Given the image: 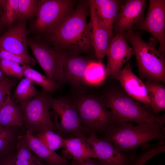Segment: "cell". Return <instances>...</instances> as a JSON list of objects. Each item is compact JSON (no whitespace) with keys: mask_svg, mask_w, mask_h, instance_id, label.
I'll return each mask as SVG.
<instances>
[{"mask_svg":"<svg viewBox=\"0 0 165 165\" xmlns=\"http://www.w3.org/2000/svg\"><path fill=\"white\" fill-rule=\"evenodd\" d=\"M88 5L82 2L59 27L46 35L54 47L79 53L94 50L87 22Z\"/></svg>","mask_w":165,"mask_h":165,"instance_id":"6da1fadb","label":"cell"},{"mask_svg":"<svg viewBox=\"0 0 165 165\" xmlns=\"http://www.w3.org/2000/svg\"><path fill=\"white\" fill-rule=\"evenodd\" d=\"M30 150L47 165H70L71 162L49 148L41 140L33 135L27 133L19 137Z\"/></svg>","mask_w":165,"mask_h":165,"instance_id":"d6986e66","label":"cell"},{"mask_svg":"<svg viewBox=\"0 0 165 165\" xmlns=\"http://www.w3.org/2000/svg\"><path fill=\"white\" fill-rule=\"evenodd\" d=\"M38 1L19 0L17 14L16 20H24L35 15Z\"/></svg>","mask_w":165,"mask_h":165,"instance_id":"f1b7e54d","label":"cell"},{"mask_svg":"<svg viewBox=\"0 0 165 165\" xmlns=\"http://www.w3.org/2000/svg\"><path fill=\"white\" fill-rule=\"evenodd\" d=\"M13 135L11 129L0 130V153L9 146L12 141Z\"/></svg>","mask_w":165,"mask_h":165,"instance_id":"d6a6232c","label":"cell"},{"mask_svg":"<svg viewBox=\"0 0 165 165\" xmlns=\"http://www.w3.org/2000/svg\"><path fill=\"white\" fill-rule=\"evenodd\" d=\"M165 127L154 122L134 125L128 123L110 127L102 139L112 143L119 151L126 154L134 152L151 140L165 139Z\"/></svg>","mask_w":165,"mask_h":165,"instance_id":"7a4b0ae2","label":"cell"},{"mask_svg":"<svg viewBox=\"0 0 165 165\" xmlns=\"http://www.w3.org/2000/svg\"><path fill=\"white\" fill-rule=\"evenodd\" d=\"M48 93L43 90L35 98L20 103L26 133L34 135L53 130L54 125L50 113V96Z\"/></svg>","mask_w":165,"mask_h":165,"instance_id":"ba28073f","label":"cell"},{"mask_svg":"<svg viewBox=\"0 0 165 165\" xmlns=\"http://www.w3.org/2000/svg\"><path fill=\"white\" fill-rule=\"evenodd\" d=\"M33 135L53 151L65 148V139L53 130H47Z\"/></svg>","mask_w":165,"mask_h":165,"instance_id":"4316f807","label":"cell"},{"mask_svg":"<svg viewBox=\"0 0 165 165\" xmlns=\"http://www.w3.org/2000/svg\"><path fill=\"white\" fill-rule=\"evenodd\" d=\"M105 68L102 62L92 60L86 71L85 84L96 86L101 83L106 78Z\"/></svg>","mask_w":165,"mask_h":165,"instance_id":"cb8c5ba5","label":"cell"},{"mask_svg":"<svg viewBox=\"0 0 165 165\" xmlns=\"http://www.w3.org/2000/svg\"><path fill=\"white\" fill-rule=\"evenodd\" d=\"M15 156H9L0 162V165H15Z\"/></svg>","mask_w":165,"mask_h":165,"instance_id":"e575fe53","label":"cell"},{"mask_svg":"<svg viewBox=\"0 0 165 165\" xmlns=\"http://www.w3.org/2000/svg\"><path fill=\"white\" fill-rule=\"evenodd\" d=\"M0 70L5 74L18 79L24 77L22 66L11 61L0 60Z\"/></svg>","mask_w":165,"mask_h":165,"instance_id":"f546056e","label":"cell"},{"mask_svg":"<svg viewBox=\"0 0 165 165\" xmlns=\"http://www.w3.org/2000/svg\"><path fill=\"white\" fill-rule=\"evenodd\" d=\"M72 101L87 133L97 132L104 135L110 127L116 124L115 117L107 109L103 99L86 95L80 96Z\"/></svg>","mask_w":165,"mask_h":165,"instance_id":"5b68a950","label":"cell"},{"mask_svg":"<svg viewBox=\"0 0 165 165\" xmlns=\"http://www.w3.org/2000/svg\"><path fill=\"white\" fill-rule=\"evenodd\" d=\"M134 29H139L152 34L159 42V51L165 53V0H150L148 13L145 18L136 24Z\"/></svg>","mask_w":165,"mask_h":165,"instance_id":"30bf717a","label":"cell"},{"mask_svg":"<svg viewBox=\"0 0 165 165\" xmlns=\"http://www.w3.org/2000/svg\"><path fill=\"white\" fill-rule=\"evenodd\" d=\"M123 33L132 47L141 78L164 83L165 58L156 48L158 41L154 37H151L146 42L139 32H134L132 28Z\"/></svg>","mask_w":165,"mask_h":165,"instance_id":"3957f363","label":"cell"},{"mask_svg":"<svg viewBox=\"0 0 165 165\" xmlns=\"http://www.w3.org/2000/svg\"><path fill=\"white\" fill-rule=\"evenodd\" d=\"M2 13H1V11L0 8V19L1 18V15H2Z\"/></svg>","mask_w":165,"mask_h":165,"instance_id":"8d00e7d4","label":"cell"},{"mask_svg":"<svg viewBox=\"0 0 165 165\" xmlns=\"http://www.w3.org/2000/svg\"><path fill=\"white\" fill-rule=\"evenodd\" d=\"M19 0H0L3 12L0 19L4 25L10 26L16 20L18 10Z\"/></svg>","mask_w":165,"mask_h":165,"instance_id":"83f0119b","label":"cell"},{"mask_svg":"<svg viewBox=\"0 0 165 165\" xmlns=\"http://www.w3.org/2000/svg\"><path fill=\"white\" fill-rule=\"evenodd\" d=\"M146 87L153 112L157 114L165 110V87L160 81L147 79Z\"/></svg>","mask_w":165,"mask_h":165,"instance_id":"7402d4cb","label":"cell"},{"mask_svg":"<svg viewBox=\"0 0 165 165\" xmlns=\"http://www.w3.org/2000/svg\"><path fill=\"white\" fill-rule=\"evenodd\" d=\"M28 45L46 76L60 84L64 82L62 51L51 47L38 38H28Z\"/></svg>","mask_w":165,"mask_h":165,"instance_id":"9c48e42d","label":"cell"},{"mask_svg":"<svg viewBox=\"0 0 165 165\" xmlns=\"http://www.w3.org/2000/svg\"><path fill=\"white\" fill-rule=\"evenodd\" d=\"M134 54L123 33L112 38L107 52V64L105 68L106 78H113L121 70L123 64Z\"/></svg>","mask_w":165,"mask_h":165,"instance_id":"7c38bea8","label":"cell"},{"mask_svg":"<svg viewBox=\"0 0 165 165\" xmlns=\"http://www.w3.org/2000/svg\"><path fill=\"white\" fill-rule=\"evenodd\" d=\"M38 94L34 83L29 79L25 77L21 79L17 86L13 97L16 102L20 103L35 98Z\"/></svg>","mask_w":165,"mask_h":165,"instance_id":"d4e9b609","label":"cell"},{"mask_svg":"<svg viewBox=\"0 0 165 165\" xmlns=\"http://www.w3.org/2000/svg\"><path fill=\"white\" fill-rule=\"evenodd\" d=\"M146 2L145 0L125 1L115 20L112 29L113 36L123 33L144 20Z\"/></svg>","mask_w":165,"mask_h":165,"instance_id":"4fadbf2b","label":"cell"},{"mask_svg":"<svg viewBox=\"0 0 165 165\" xmlns=\"http://www.w3.org/2000/svg\"><path fill=\"white\" fill-rule=\"evenodd\" d=\"M16 82L6 77L0 81V109L7 100L11 97V90Z\"/></svg>","mask_w":165,"mask_h":165,"instance_id":"1f68e13d","label":"cell"},{"mask_svg":"<svg viewBox=\"0 0 165 165\" xmlns=\"http://www.w3.org/2000/svg\"><path fill=\"white\" fill-rule=\"evenodd\" d=\"M27 34L25 22L17 24L0 37V48L18 55L30 56L28 50Z\"/></svg>","mask_w":165,"mask_h":165,"instance_id":"e0dca14e","label":"cell"},{"mask_svg":"<svg viewBox=\"0 0 165 165\" xmlns=\"http://www.w3.org/2000/svg\"><path fill=\"white\" fill-rule=\"evenodd\" d=\"M64 82L78 88L85 84V76L87 67L92 61L79 53L62 51Z\"/></svg>","mask_w":165,"mask_h":165,"instance_id":"5bb4252c","label":"cell"},{"mask_svg":"<svg viewBox=\"0 0 165 165\" xmlns=\"http://www.w3.org/2000/svg\"><path fill=\"white\" fill-rule=\"evenodd\" d=\"M71 163V165H102L98 160L93 159H89L80 162L72 159Z\"/></svg>","mask_w":165,"mask_h":165,"instance_id":"836d02e7","label":"cell"},{"mask_svg":"<svg viewBox=\"0 0 165 165\" xmlns=\"http://www.w3.org/2000/svg\"><path fill=\"white\" fill-rule=\"evenodd\" d=\"M125 1L122 0H90L98 21L100 25L112 33L116 15Z\"/></svg>","mask_w":165,"mask_h":165,"instance_id":"ac0fdd59","label":"cell"},{"mask_svg":"<svg viewBox=\"0 0 165 165\" xmlns=\"http://www.w3.org/2000/svg\"><path fill=\"white\" fill-rule=\"evenodd\" d=\"M23 115L20 106L9 98L0 109V130L11 129L21 127L23 124Z\"/></svg>","mask_w":165,"mask_h":165,"instance_id":"ffe728a7","label":"cell"},{"mask_svg":"<svg viewBox=\"0 0 165 165\" xmlns=\"http://www.w3.org/2000/svg\"><path fill=\"white\" fill-rule=\"evenodd\" d=\"M22 66L24 76L29 79L34 83L41 86L43 90L46 92H54L60 87V84L52 80L31 67L25 64Z\"/></svg>","mask_w":165,"mask_h":165,"instance_id":"603a6c76","label":"cell"},{"mask_svg":"<svg viewBox=\"0 0 165 165\" xmlns=\"http://www.w3.org/2000/svg\"><path fill=\"white\" fill-rule=\"evenodd\" d=\"M44 165H47L45 163V164H44ZM70 165H71V164H70Z\"/></svg>","mask_w":165,"mask_h":165,"instance_id":"f35d334b","label":"cell"},{"mask_svg":"<svg viewBox=\"0 0 165 165\" xmlns=\"http://www.w3.org/2000/svg\"><path fill=\"white\" fill-rule=\"evenodd\" d=\"M90 11V20L88 24L92 45L97 60L102 62L107 52L113 33L102 27L99 23L92 4L88 1Z\"/></svg>","mask_w":165,"mask_h":165,"instance_id":"2e32d148","label":"cell"},{"mask_svg":"<svg viewBox=\"0 0 165 165\" xmlns=\"http://www.w3.org/2000/svg\"><path fill=\"white\" fill-rule=\"evenodd\" d=\"M118 80L129 96L142 103L148 108H151V102L145 84L132 71V67L127 63L114 77Z\"/></svg>","mask_w":165,"mask_h":165,"instance_id":"9a60e30c","label":"cell"},{"mask_svg":"<svg viewBox=\"0 0 165 165\" xmlns=\"http://www.w3.org/2000/svg\"><path fill=\"white\" fill-rule=\"evenodd\" d=\"M1 31V27L0 25V31Z\"/></svg>","mask_w":165,"mask_h":165,"instance_id":"74e56055","label":"cell"},{"mask_svg":"<svg viewBox=\"0 0 165 165\" xmlns=\"http://www.w3.org/2000/svg\"><path fill=\"white\" fill-rule=\"evenodd\" d=\"M65 145L67 152L75 161L80 162L89 159L97 158L94 149L81 138L72 137L65 139Z\"/></svg>","mask_w":165,"mask_h":165,"instance_id":"44dd1931","label":"cell"},{"mask_svg":"<svg viewBox=\"0 0 165 165\" xmlns=\"http://www.w3.org/2000/svg\"><path fill=\"white\" fill-rule=\"evenodd\" d=\"M94 150L98 161L102 165H131L133 156L121 152L108 141L100 139L96 133L84 139Z\"/></svg>","mask_w":165,"mask_h":165,"instance_id":"8fae6325","label":"cell"},{"mask_svg":"<svg viewBox=\"0 0 165 165\" xmlns=\"http://www.w3.org/2000/svg\"><path fill=\"white\" fill-rule=\"evenodd\" d=\"M50 108L55 114L53 130L64 139L77 137L84 139L87 134L72 101L65 98L49 96Z\"/></svg>","mask_w":165,"mask_h":165,"instance_id":"52a82bcc","label":"cell"},{"mask_svg":"<svg viewBox=\"0 0 165 165\" xmlns=\"http://www.w3.org/2000/svg\"><path fill=\"white\" fill-rule=\"evenodd\" d=\"M15 156V165H44L42 160L34 156L23 141L19 137Z\"/></svg>","mask_w":165,"mask_h":165,"instance_id":"484cf974","label":"cell"},{"mask_svg":"<svg viewBox=\"0 0 165 165\" xmlns=\"http://www.w3.org/2000/svg\"><path fill=\"white\" fill-rule=\"evenodd\" d=\"M5 59L30 67L36 64V61L31 56H22L11 53L0 48V60Z\"/></svg>","mask_w":165,"mask_h":165,"instance_id":"4dcf8cb0","label":"cell"},{"mask_svg":"<svg viewBox=\"0 0 165 165\" xmlns=\"http://www.w3.org/2000/svg\"><path fill=\"white\" fill-rule=\"evenodd\" d=\"M76 1L72 0L38 1L36 18L31 29L46 35L59 27L71 15Z\"/></svg>","mask_w":165,"mask_h":165,"instance_id":"8992f818","label":"cell"},{"mask_svg":"<svg viewBox=\"0 0 165 165\" xmlns=\"http://www.w3.org/2000/svg\"><path fill=\"white\" fill-rule=\"evenodd\" d=\"M103 100L115 117L116 126L154 122L164 127V114L157 116L145 111L127 93L117 90H109L105 92Z\"/></svg>","mask_w":165,"mask_h":165,"instance_id":"277c9868","label":"cell"},{"mask_svg":"<svg viewBox=\"0 0 165 165\" xmlns=\"http://www.w3.org/2000/svg\"><path fill=\"white\" fill-rule=\"evenodd\" d=\"M6 77L0 70V81L4 79Z\"/></svg>","mask_w":165,"mask_h":165,"instance_id":"d590c367","label":"cell"}]
</instances>
